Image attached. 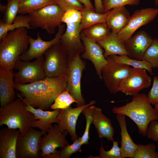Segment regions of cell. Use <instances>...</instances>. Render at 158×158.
Listing matches in <instances>:
<instances>
[{
  "instance_id": "obj_5",
  "label": "cell",
  "mask_w": 158,
  "mask_h": 158,
  "mask_svg": "<svg viewBox=\"0 0 158 158\" xmlns=\"http://www.w3.org/2000/svg\"><path fill=\"white\" fill-rule=\"evenodd\" d=\"M64 13L57 4L49 5L28 14L30 24L32 28H41L49 34H53L56 28L61 24Z\"/></svg>"
},
{
  "instance_id": "obj_30",
  "label": "cell",
  "mask_w": 158,
  "mask_h": 158,
  "mask_svg": "<svg viewBox=\"0 0 158 158\" xmlns=\"http://www.w3.org/2000/svg\"><path fill=\"white\" fill-rule=\"evenodd\" d=\"M82 145L81 137H78L72 144L64 145L61 148L60 150H56L54 153L50 154L44 158H69L74 153L81 152Z\"/></svg>"
},
{
  "instance_id": "obj_14",
  "label": "cell",
  "mask_w": 158,
  "mask_h": 158,
  "mask_svg": "<svg viewBox=\"0 0 158 158\" xmlns=\"http://www.w3.org/2000/svg\"><path fill=\"white\" fill-rule=\"evenodd\" d=\"M58 27V31L55 37L50 41L43 40L38 33H37L36 39L30 36L29 49L19 56V59L22 61H29L44 55V53L51 46L60 42L61 37L64 32L65 27L64 24H61Z\"/></svg>"
},
{
  "instance_id": "obj_17",
  "label": "cell",
  "mask_w": 158,
  "mask_h": 158,
  "mask_svg": "<svg viewBox=\"0 0 158 158\" xmlns=\"http://www.w3.org/2000/svg\"><path fill=\"white\" fill-rule=\"evenodd\" d=\"M80 35L85 48V51L81 54L80 57L92 62L99 78L102 80V70L107 63L102 47L98 43L87 38L82 31Z\"/></svg>"
},
{
  "instance_id": "obj_12",
  "label": "cell",
  "mask_w": 158,
  "mask_h": 158,
  "mask_svg": "<svg viewBox=\"0 0 158 158\" xmlns=\"http://www.w3.org/2000/svg\"><path fill=\"white\" fill-rule=\"evenodd\" d=\"M158 14V8H147L136 10L126 26L117 34L118 37L125 42L139 28L152 21Z\"/></svg>"
},
{
  "instance_id": "obj_11",
  "label": "cell",
  "mask_w": 158,
  "mask_h": 158,
  "mask_svg": "<svg viewBox=\"0 0 158 158\" xmlns=\"http://www.w3.org/2000/svg\"><path fill=\"white\" fill-rule=\"evenodd\" d=\"M151 77L144 69L132 68L127 75L121 82L119 91L126 95L134 96L143 89L149 87Z\"/></svg>"
},
{
  "instance_id": "obj_18",
  "label": "cell",
  "mask_w": 158,
  "mask_h": 158,
  "mask_svg": "<svg viewBox=\"0 0 158 158\" xmlns=\"http://www.w3.org/2000/svg\"><path fill=\"white\" fill-rule=\"evenodd\" d=\"M152 39L145 30H141L124 42L128 56L138 61L142 60L144 54Z\"/></svg>"
},
{
  "instance_id": "obj_9",
  "label": "cell",
  "mask_w": 158,
  "mask_h": 158,
  "mask_svg": "<svg viewBox=\"0 0 158 158\" xmlns=\"http://www.w3.org/2000/svg\"><path fill=\"white\" fill-rule=\"evenodd\" d=\"M107 63L102 70V80L109 92L116 94L123 80L130 71V66L116 61L111 56L106 58Z\"/></svg>"
},
{
  "instance_id": "obj_20",
  "label": "cell",
  "mask_w": 158,
  "mask_h": 158,
  "mask_svg": "<svg viewBox=\"0 0 158 158\" xmlns=\"http://www.w3.org/2000/svg\"><path fill=\"white\" fill-rule=\"evenodd\" d=\"M20 135L19 129L8 127L0 129V158H16V145Z\"/></svg>"
},
{
  "instance_id": "obj_8",
  "label": "cell",
  "mask_w": 158,
  "mask_h": 158,
  "mask_svg": "<svg viewBox=\"0 0 158 158\" xmlns=\"http://www.w3.org/2000/svg\"><path fill=\"white\" fill-rule=\"evenodd\" d=\"M68 70L66 90L77 101L76 107H79L85 105V103L82 94L81 80L86 63L81 59L80 54L73 59L68 57Z\"/></svg>"
},
{
  "instance_id": "obj_37",
  "label": "cell",
  "mask_w": 158,
  "mask_h": 158,
  "mask_svg": "<svg viewBox=\"0 0 158 158\" xmlns=\"http://www.w3.org/2000/svg\"><path fill=\"white\" fill-rule=\"evenodd\" d=\"M140 1V0H102V3L105 13L116 7L126 5H137Z\"/></svg>"
},
{
  "instance_id": "obj_29",
  "label": "cell",
  "mask_w": 158,
  "mask_h": 158,
  "mask_svg": "<svg viewBox=\"0 0 158 158\" xmlns=\"http://www.w3.org/2000/svg\"><path fill=\"white\" fill-rule=\"evenodd\" d=\"M54 4H56L55 0H19L18 13L28 14L46 6Z\"/></svg>"
},
{
  "instance_id": "obj_23",
  "label": "cell",
  "mask_w": 158,
  "mask_h": 158,
  "mask_svg": "<svg viewBox=\"0 0 158 158\" xmlns=\"http://www.w3.org/2000/svg\"><path fill=\"white\" fill-rule=\"evenodd\" d=\"M130 16L125 6L115 7L110 11L106 23L112 32L117 34L127 25Z\"/></svg>"
},
{
  "instance_id": "obj_2",
  "label": "cell",
  "mask_w": 158,
  "mask_h": 158,
  "mask_svg": "<svg viewBox=\"0 0 158 158\" xmlns=\"http://www.w3.org/2000/svg\"><path fill=\"white\" fill-rule=\"evenodd\" d=\"M151 105L146 94L139 93L133 96L130 102L121 107H114L112 111L129 118L137 125L139 134L145 137L150 123L158 120L157 113Z\"/></svg>"
},
{
  "instance_id": "obj_39",
  "label": "cell",
  "mask_w": 158,
  "mask_h": 158,
  "mask_svg": "<svg viewBox=\"0 0 158 158\" xmlns=\"http://www.w3.org/2000/svg\"><path fill=\"white\" fill-rule=\"evenodd\" d=\"M82 16L80 11L71 9L64 12L61 19V22L66 24L80 23Z\"/></svg>"
},
{
  "instance_id": "obj_47",
  "label": "cell",
  "mask_w": 158,
  "mask_h": 158,
  "mask_svg": "<svg viewBox=\"0 0 158 158\" xmlns=\"http://www.w3.org/2000/svg\"><path fill=\"white\" fill-rule=\"evenodd\" d=\"M155 5H157L158 4V0H154Z\"/></svg>"
},
{
  "instance_id": "obj_48",
  "label": "cell",
  "mask_w": 158,
  "mask_h": 158,
  "mask_svg": "<svg viewBox=\"0 0 158 158\" xmlns=\"http://www.w3.org/2000/svg\"><path fill=\"white\" fill-rule=\"evenodd\" d=\"M6 0L8 1V2L11 1V0Z\"/></svg>"
},
{
  "instance_id": "obj_40",
  "label": "cell",
  "mask_w": 158,
  "mask_h": 158,
  "mask_svg": "<svg viewBox=\"0 0 158 158\" xmlns=\"http://www.w3.org/2000/svg\"><path fill=\"white\" fill-rule=\"evenodd\" d=\"M56 4L65 12L68 10L73 9L79 11L83 10L85 6L78 0H55Z\"/></svg>"
},
{
  "instance_id": "obj_43",
  "label": "cell",
  "mask_w": 158,
  "mask_h": 158,
  "mask_svg": "<svg viewBox=\"0 0 158 158\" xmlns=\"http://www.w3.org/2000/svg\"><path fill=\"white\" fill-rule=\"evenodd\" d=\"M95 11L98 13H104L102 0H94Z\"/></svg>"
},
{
  "instance_id": "obj_28",
  "label": "cell",
  "mask_w": 158,
  "mask_h": 158,
  "mask_svg": "<svg viewBox=\"0 0 158 158\" xmlns=\"http://www.w3.org/2000/svg\"><path fill=\"white\" fill-rule=\"evenodd\" d=\"M82 31L87 38L97 43L106 37L111 32L106 23L95 24Z\"/></svg>"
},
{
  "instance_id": "obj_31",
  "label": "cell",
  "mask_w": 158,
  "mask_h": 158,
  "mask_svg": "<svg viewBox=\"0 0 158 158\" xmlns=\"http://www.w3.org/2000/svg\"><path fill=\"white\" fill-rule=\"evenodd\" d=\"M110 56L118 62L131 66L134 68L145 69L151 75L153 74L152 68L151 64L145 60H136L130 58L127 55L119 56L114 55Z\"/></svg>"
},
{
  "instance_id": "obj_46",
  "label": "cell",
  "mask_w": 158,
  "mask_h": 158,
  "mask_svg": "<svg viewBox=\"0 0 158 158\" xmlns=\"http://www.w3.org/2000/svg\"><path fill=\"white\" fill-rule=\"evenodd\" d=\"M154 108L156 111L158 115V104L154 105ZM157 121H158V120Z\"/></svg>"
},
{
  "instance_id": "obj_6",
  "label": "cell",
  "mask_w": 158,
  "mask_h": 158,
  "mask_svg": "<svg viewBox=\"0 0 158 158\" xmlns=\"http://www.w3.org/2000/svg\"><path fill=\"white\" fill-rule=\"evenodd\" d=\"M44 55L43 68L46 77H55L67 74L68 56L60 42L51 46Z\"/></svg>"
},
{
  "instance_id": "obj_36",
  "label": "cell",
  "mask_w": 158,
  "mask_h": 158,
  "mask_svg": "<svg viewBox=\"0 0 158 158\" xmlns=\"http://www.w3.org/2000/svg\"><path fill=\"white\" fill-rule=\"evenodd\" d=\"M94 106L93 105L85 107L82 111V113L85 117L86 120V126L84 133L81 137L82 144L87 145L88 144L89 137V130L93 119V109Z\"/></svg>"
},
{
  "instance_id": "obj_33",
  "label": "cell",
  "mask_w": 158,
  "mask_h": 158,
  "mask_svg": "<svg viewBox=\"0 0 158 158\" xmlns=\"http://www.w3.org/2000/svg\"><path fill=\"white\" fill-rule=\"evenodd\" d=\"M133 158H158L156 145L152 143L147 145L138 144Z\"/></svg>"
},
{
  "instance_id": "obj_19",
  "label": "cell",
  "mask_w": 158,
  "mask_h": 158,
  "mask_svg": "<svg viewBox=\"0 0 158 158\" xmlns=\"http://www.w3.org/2000/svg\"><path fill=\"white\" fill-rule=\"evenodd\" d=\"M14 73L6 67L0 66V101L1 107L14 101Z\"/></svg>"
},
{
  "instance_id": "obj_4",
  "label": "cell",
  "mask_w": 158,
  "mask_h": 158,
  "mask_svg": "<svg viewBox=\"0 0 158 158\" xmlns=\"http://www.w3.org/2000/svg\"><path fill=\"white\" fill-rule=\"evenodd\" d=\"M24 102L18 97L16 100L0 108V126L18 129L20 135L25 134L35 120L33 114L28 111Z\"/></svg>"
},
{
  "instance_id": "obj_3",
  "label": "cell",
  "mask_w": 158,
  "mask_h": 158,
  "mask_svg": "<svg viewBox=\"0 0 158 158\" xmlns=\"http://www.w3.org/2000/svg\"><path fill=\"white\" fill-rule=\"evenodd\" d=\"M28 30L22 27L9 31L1 41L0 66L13 70L16 61L29 45Z\"/></svg>"
},
{
  "instance_id": "obj_7",
  "label": "cell",
  "mask_w": 158,
  "mask_h": 158,
  "mask_svg": "<svg viewBox=\"0 0 158 158\" xmlns=\"http://www.w3.org/2000/svg\"><path fill=\"white\" fill-rule=\"evenodd\" d=\"M43 55L36 59L32 62L23 61L19 58L16 61L13 69L14 82L16 85H24L43 79L46 77L43 68Z\"/></svg>"
},
{
  "instance_id": "obj_38",
  "label": "cell",
  "mask_w": 158,
  "mask_h": 158,
  "mask_svg": "<svg viewBox=\"0 0 158 158\" xmlns=\"http://www.w3.org/2000/svg\"><path fill=\"white\" fill-rule=\"evenodd\" d=\"M95 158H122L120 148L118 146V142L113 140V146L111 149L108 151L104 149L102 142L99 149V155Z\"/></svg>"
},
{
  "instance_id": "obj_35",
  "label": "cell",
  "mask_w": 158,
  "mask_h": 158,
  "mask_svg": "<svg viewBox=\"0 0 158 158\" xmlns=\"http://www.w3.org/2000/svg\"><path fill=\"white\" fill-rule=\"evenodd\" d=\"M19 8V0H11L8 2L1 20L6 24H11L17 16Z\"/></svg>"
},
{
  "instance_id": "obj_22",
  "label": "cell",
  "mask_w": 158,
  "mask_h": 158,
  "mask_svg": "<svg viewBox=\"0 0 158 158\" xmlns=\"http://www.w3.org/2000/svg\"><path fill=\"white\" fill-rule=\"evenodd\" d=\"M92 123L94 125L99 138H106L108 141L113 140L114 129L110 119L102 113L100 108L94 106Z\"/></svg>"
},
{
  "instance_id": "obj_45",
  "label": "cell",
  "mask_w": 158,
  "mask_h": 158,
  "mask_svg": "<svg viewBox=\"0 0 158 158\" xmlns=\"http://www.w3.org/2000/svg\"><path fill=\"white\" fill-rule=\"evenodd\" d=\"M6 8V6H3L0 4V11L1 12H5Z\"/></svg>"
},
{
  "instance_id": "obj_24",
  "label": "cell",
  "mask_w": 158,
  "mask_h": 158,
  "mask_svg": "<svg viewBox=\"0 0 158 158\" xmlns=\"http://www.w3.org/2000/svg\"><path fill=\"white\" fill-rule=\"evenodd\" d=\"M126 116L117 114L116 119L121 128V147L120 150L122 158H133L134 153L138 147V145L133 141L127 128Z\"/></svg>"
},
{
  "instance_id": "obj_1",
  "label": "cell",
  "mask_w": 158,
  "mask_h": 158,
  "mask_svg": "<svg viewBox=\"0 0 158 158\" xmlns=\"http://www.w3.org/2000/svg\"><path fill=\"white\" fill-rule=\"evenodd\" d=\"M67 74L55 77H47L24 85H14L20 93L18 97L25 105L45 110L51 107L56 97L66 89Z\"/></svg>"
},
{
  "instance_id": "obj_21",
  "label": "cell",
  "mask_w": 158,
  "mask_h": 158,
  "mask_svg": "<svg viewBox=\"0 0 158 158\" xmlns=\"http://www.w3.org/2000/svg\"><path fill=\"white\" fill-rule=\"evenodd\" d=\"M25 108L34 115L35 120L32 126V128H38L41 130L44 135L47 133L49 128L53 126L52 123H58L57 118L59 109L52 111H44L36 109L29 105H26Z\"/></svg>"
},
{
  "instance_id": "obj_42",
  "label": "cell",
  "mask_w": 158,
  "mask_h": 158,
  "mask_svg": "<svg viewBox=\"0 0 158 158\" xmlns=\"http://www.w3.org/2000/svg\"><path fill=\"white\" fill-rule=\"evenodd\" d=\"M147 137L154 142H158V121H152L150 123L147 130Z\"/></svg>"
},
{
  "instance_id": "obj_25",
  "label": "cell",
  "mask_w": 158,
  "mask_h": 158,
  "mask_svg": "<svg viewBox=\"0 0 158 158\" xmlns=\"http://www.w3.org/2000/svg\"><path fill=\"white\" fill-rule=\"evenodd\" d=\"M97 43L104 49V55L105 58L111 55H128L124 42L119 38L117 34L111 32Z\"/></svg>"
},
{
  "instance_id": "obj_26",
  "label": "cell",
  "mask_w": 158,
  "mask_h": 158,
  "mask_svg": "<svg viewBox=\"0 0 158 158\" xmlns=\"http://www.w3.org/2000/svg\"><path fill=\"white\" fill-rule=\"evenodd\" d=\"M109 11L103 13H98L85 7L80 11L82 18L80 24V32H81L83 30L95 24L106 23Z\"/></svg>"
},
{
  "instance_id": "obj_34",
  "label": "cell",
  "mask_w": 158,
  "mask_h": 158,
  "mask_svg": "<svg viewBox=\"0 0 158 158\" xmlns=\"http://www.w3.org/2000/svg\"><path fill=\"white\" fill-rule=\"evenodd\" d=\"M77 101L66 90L56 97L51 108L53 110L66 109L70 107L73 103L77 104Z\"/></svg>"
},
{
  "instance_id": "obj_13",
  "label": "cell",
  "mask_w": 158,
  "mask_h": 158,
  "mask_svg": "<svg viewBox=\"0 0 158 158\" xmlns=\"http://www.w3.org/2000/svg\"><path fill=\"white\" fill-rule=\"evenodd\" d=\"M80 23L66 24V30L60 39V42L63 50L71 59H73L85 51L79 31Z\"/></svg>"
},
{
  "instance_id": "obj_16",
  "label": "cell",
  "mask_w": 158,
  "mask_h": 158,
  "mask_svg": "<svg viewBox=\"0 0 158 158\" xmlns=\"http://www.w3.org/2000/svg\"><path fill=\"white\" fill-rule=\"evenodd\" d=\"M47 133L41 137L39 145L42 151L41 157L43 158L50 154L54 153L56 148L70 144L66 139L68 131L65 130L61 132L58 124H55L49 128Z\"/></svg>"
},
{
  "instance_id": "obj_44",
  "label": "cell",
  "mask_w": 158,
  "mask_h": 158,
  "mask_svg": "<svg viewBox=\"0 0 158 158\" xmlns=\"http://www.w3.org/2000/svg\"><path fill=\"white\" fill-rule=\"evenodd\" d=\"M80 3L84 5L87 8L92 10L95 11V9L90 0H78Z\"/></svg>"
},
{
  "instance_id": "obj_27",
  "label": "cell",
  "mask_w": 158,
  "mask_h": 158,
  "mask_svg": "<svg viewBox=\"0 0 158 158\" xmlns=\"http://www.w3.org/2000/svg\"><path fill=\"white\" fill-rule=\"evenodd\" d=\"M30 18L28 15L20 14L17 15L13 23L10 25L4 23L0 20V41H1L8 32L22 27L28 30L32 28L30 24Z\"/></svg>"
},
{
  "instance_id": "obj_41",
  "label": "cell",
  "mask_w": 158,
  "mask_h": 158,
  "mask_svg": "<svg viewBox=\"0 0 158 158\" xmlns=\"http://www.w3.org/2000/svg\"><path fill=\"white\" fill-rule=\"evenodd\" d=\"M147 96L151 104L154 106L158 104V76L153 78L152 86Z\"/></svg>"
},
{
  "instance_id": "obj_15",
  "label": "cell",
  "mask_w": 158,
  "mask_h": 158,
  "mask_svg": "<svg viewBox=\"0 0 158 158\" xmlns=\"http://www.w3.org/2000/svg\"><path fill=\"white\" fill-rule=\"evenodd\" d=\"M96 101L92 100L87 104L72 108L70 107L64 109H59L57 118L58 125L61 131L67 130L71 137V140L74 142L78 137L75 132L77 120L82 111L86 107L93 105Z\"/></svg>"
},
{
  "instance_id": "obj_10",
  "label": "cell",
  "mask_w": 158,
  "mask_h": 158,
  "mask_svg": "<svg viewBox=\"0 0 158 158\" xmlns=\"http://www.w3.org/2000/svg\"><path fill=\"white\" fill-rule=\"evenodd\" d=\"M41 131L36 130L31 127L23 136L20 135L16 147V158H40L42 152L39 143L42 135Z\"/></svg>"
},
{
  "instance_id": "obj_32",
  "label": "cell",
  "mask_w": 158,
  "mask_h": 158,
  "mask_svg": "<svg viewBox=\"0 0 158 158\" xmlns=\"http://www.w3.org/2000/svg\"><path fill=\"white\" fill-rule=\"evenodd\" d=\"M151 65L152 68L158 69V38L152 40L143 57Z\"/></svg>"
}]
</instances>
